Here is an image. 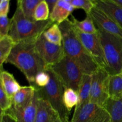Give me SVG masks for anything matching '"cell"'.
Instances as JSON below:
<instances>
[{"label":"cell","instance_id":"cell-26","mask_svg":"<svg viewBox=\"0 0 122 122\" xmlns=\"http://www.w3.org/2000/svg\"><path fill=\"white\" fill-rule=\"evenodd\" d=\"M50 11L45 0H41L36 8L34 14L35 21H43L50 19Z\"/></svg>","mask_w":122,"mask_h":122},{"label":"cell","instance_id":"cell-5","mask_svg":"<svg viewBox=\"0 0 122 122\" xmlns=\"http://www.w3.org/2000/svg\"><path fill=\"white\" fill-rule=\"evenodd\" d=\"M50 76V81L44 88H36L39 96L47 100L59 114L63 122H70L69 116L70 113L66 109L63 101L64 87L57 75L48 67L46 69Z\"/></svg>","mask_w":122,"mask_h":122},{"label":"cell","instance_id":"cell-4","mask_svg":"<svg viewBox=\"0 0 122 122\" xmlns=\"http://www.w3.org/2000/svg\"><path fill=\"white\" fill-rule=\"evenodd\" d=\"M97 29L98 35L103 50L110 76L122 72V38Z\"/></svg>","mask_w":122,"mask_h":122},{"label":"cell","instance_id":"cell-9","mask_svg":"<svg viewBox=\"0 0 122 122\" xmlns=\"http://www.w3.org/2000/svg\"><path fill=\"white\" fill-rule=\"evenodd\" d=\"M35 47L48 67L58 63L66 56L63 45H58L49 42L44 33L36 41Z\"/></svg>","mask_w":122,"mask_h":122},{"label":"cell","instance_id":"cell-2","mask_svg":"<svg viewBox=\"0 0 122 122\" xmlns=\"http://www.w3.org/2000/svg\"><path fill=\"white\" fill-rule=\"evenodd\" d=\"M63 36V46L66 56L75 61L84 74L92 75L100 67L87 51L75 30L73 24L69 19L59 25Z\"/></svg>","mask_w":122,"mask_h":122},{"label":"cell","instance_id":"cell-12","mask_svg":"<svg viewBox=\"0 0 122 122\" xmlns=\"http://www.w3.org/2000/svg\"><path fill=\"white\" fill-rule=\"evenodd\" d=\"M36 92L34 86H21L20 90L12 98V107L11 110L19 112L26 108L33 100Z\"/></svg>","mask_w":122,"mask_h":122},{"label":"cell","instance_id":"cell-3","mask_svg":"<svg viewBox=\"0 0 122 122\" xmlns=\"http://www.w3.org/2000/svg\"><path fill=\"white\" fill-rule=\"evenodd\" d=\"M52 23L51 20L31 21L25 18L19 5L11 19L9 35L15 43L20 42H34L49 28Z\"/></svg>","mask_w":122,"mask_h":122},{"label":"cell","instance_id":"cell-11","mask_svg":"<svg viewBox=\"0 0 122 122\" xmlns=\"http://www.w3.org/2000/svg\"><path fill=\"white\" fill-rule=\"evenodd\" d=\"M97 28L122 38V28L105 13L94 7L89 14Z\"/></svg>","mask_w":122,"mask_h":122},{"label":"cell","instance_id":"cell-35","mask_svg":"<svg viewBox=\"0 0 122 122\" xmlns=\"http://www.w3.org/2000/svg\"><path fill=\"white\" fill-rule=\"evenodd\" d=\"M54 122H63L62 121V120L60 119V116H59V117H57L56 120H55V121Z\"/></svg>","mask_w":122,"mask_h":122},{"label":"cell","instance_id":"cell-29","mask_svg":"<svg viewBox=\"0 0 122 122\" xmlns=\"http://www.w3.org/2000/svg\"><path fill=\"white\" fill-rule=\"evenodd\" d=\"M50 81V76L47 70L40 71L36 75L35 81L34 86L41 88L46 86Z\"/></svg>","mask_w":122,"mask_h":122},{"label":"cell","instance_id":"cell-20","mask_svg":"<svg viewBox=\"0 0 122 122\" xmlns=\"http://www.w3.org/2000/svg\"><path fill=\"white\" fill-rule=\"evenodd\" d=\"M110 98L119 100L122 98V72L110 76L109 83Z\"/></svg>","mask_w":122,"mask_h":122},{"label":"cell","instance_id":"cell-10","mask_svg":"<svg viewBox=\"0 0 122 122\" xmlns=\"http://www.w3.org/2000/svg\"><path fill=\"white\" fill-rule=\"evenodd\" d=\"M74 28L82 44L100 68L106 70L107 65L98 32L95 34H89L81 32L75 26Z\"/></svg>","mask_w":122,"mask_h":122},{"label":"cell","instance_id":"cell-18","mask_svg":"<svg viewBox=\"0 0 122 122\" xmlns=\"http://www.w3.org/2000/svg\"><path fill=\"white\" fill-rule=\"evenodd\" d=\"M91 83L92 75L83 74L77 91L79 101L76 107H81L82 105L90 101Z\"/></svg>","mask_w":122,"mask_h":122},{"label":"cell","instance_id":"cell-1","mask_svg":"<svg viewBox=\"0 0 122 122\" xmlns=\"http://www.w3.org/2000/svg\"><path fill=\"white\" fill-rule=\"evenodd\" d=\"M35 42L16 43L5 63L12 64L19 69L32 86L34 85L37 74L48 69L36 49Z\"/></svg>","mask_w":122,"mask_h":122},{"label":"cell","instance_id":"cell-27","mask_svg":"<svg viewBox=\"0 0 122 122\" xmlns=\"http://www.w3.org/2000/svg\"><path fill=\"white\" fill-rule=\"evenodd\" d=\"M69 3L76 9L82 8L87 14H89L95 7L94 0H67Z\"/></svg>","mask_w":122,"mask_h":122},{"label":"cell","instance_id":"cell-7","mask_svg":"<svg viewBox=\"0 0 122 122\" xmlns=\"http://www.w3.org/2000/svg\"><path fill=\"white\" fill-rule=\"evenodd\" d=\"M110 77L109 73L102 68H100L92 75L91 102L101 107H105L106 102L110 98Z\"/></svg>","mask_w":122,"mask_h":122},{"label":"cell","instance_id":"cell-21","mask_svg":"<svg viewBox=\"0 0 122 122\" xmlns=\"http://www.w3.org/2000/svg\"><path fill=\"white\" fill-rule=\"evenodd\" d=\"M16 43L14 42L13 38L10 35L0 38V63L1 69L2 65L5 63L6 60L10 55L13 48L14 47Z\"/></svg>","mask_w":122,"mask_h":122},{"label":"cell","instance_id":"cell-31","mask_svg":"<svg viewBox=\"0 0 122 122\" xmlns=\"http://www.w3.org/2000/svg\"><path fill=\"white\" fill-rule=\"evenodd\" d=\"M9 0H1L0 2V17L7 16L10 11Z\"/></svg>","mask_w":122,"mask_h":122},{"label":"cell","instance_id":"cell-13","mask_svg":"<svg viewBox=\"0 0 122 122\" xmlns=\"http://www.w3.org/2000/svg\"><path fill=\"white\" fill-rule=\"evenodd\" d=\"M38 95L35 122H54L59 114L47 100L39 96L38 93Z\"/></svg>","mask_w":122,"mask_h":122},{"label":"cell","instance_id":"cell-24","mask_svg":"<svg viewBox=\"0 0 122 122\" xmlns=\"http://www.w3.org/2000/svg\"><path fill=\"white\" fill-rule=\"evenodd\" d=\"M63 101L66 109L70 113L71 109L77 106L79 101L78 93L72 88H65L64 90Z\"/></svg>","mask_w":122,"mask_h":122},{"label":"cell","instance_id":"cell-15","mask_svg":"<svg viewBox=\"0 0 122 122\" xmlns=\"http://www.w3.org/2000/svg\"><path fill=\"white\" fill-rule=\"evenodd\" d=\"M75 9L67 0H58L54 8L50 13V20L53 24L60 25L67 20Z\"/></svg>","mask_w":122,"mask_h":122},{"label":"cell","instance_id":"cell-8","mask_svg":"<svg viewBox=\"0 0 122 122\" xmlns=\"http://www.w3.org/2000/svg\"><path fill=\"white\" fill-rule=\"evenodd\" d=\"M70 122H111V119L104 107L89 101L75 107Z\"/></svg>","mask_w":122,"mask_h":122},{"label":"cell","instance_id":"cell-25","mask_svg":"<svg viewBox=\"0 0 122 122\" xmlns=\"http://www.w3.org/2000/svg\"><path fill=\"white\" fill-rule=\"evenodd\" d=\"M45 38L50 42L58 45H63V36L59 25L52 24L44 32Z\"/></svg>","mask_w":122,"mask_h":122},{"label":"cell","instance_id":"cell-36","mask_svg":"<svg viewBox=\"0 0 122 122\" xmlns=\"http://www.w3.org/2000/svg\"></svg>","mask_w":122,"mask_h":122},{"label":"cell","instance_id":"cell-28","mask_svg":"<svg viewBox=\"0 0 122 122\" xmlns=\"http://www.w3.org/2000/svg\"><path fill=\"white\" fill-rule=\"evenodd\" d=\"M12 107V98L5 92L2 86H0V108L1 113L10 110Z\"/></svg>","mask_w":122,"mask_h":122},{"label":"cell","instance_id":"cell-16","mask_svg":"<svg viewBox=\"0 0 122 122\" xmlns=\"http://www.w3.org/2000/svg\"><path fill=\"white\" fill-rule=\"evenodd\" d=\"M38 99V95L36 89L33 100L26 108L19 112H13L10 110L15 117L17 122H35Z\"/></svg>","mask_w":122,"mask_h":122},{"label":"cell","instance_id":"cell-32","mask_svg":"<svg viewBox=\"0 0 122 122\" xmlns=\"http://www.w3.org/2000/svg\"><path fill=\"white\" fill-rule=\"evenodd\" d=\"M0 122H17L15 117L10 110L4 113H1Z\"/></svg>","mask_w":122,"mask_h":122},{"label":"cell","instance_id":"cell-30","mask_svg":"<svg viewBox=\"0 0 122 122\" xmlns=\"http://www.w3.org/2000/svg\"><path fill=\"white\" fill-rule=\"evenodd\" d=\"M11 27V19L7 16L0 17V38L9 35Z\"/></svg>","mask_w":122,"mask_h":122},{"label":"cell","instance_id":"cell-23","mask_svg":"<svg viewBox=\"0 0 122 122\" xmlns=\"http://www.w3.org/2000/svg\"><path fill=\"white\" fill-rule=\"evenodd\" d=\"M41 1V0H19L17 2V5L19 6L26 19L35 21V11Z\"/></svg>","mask_w":122,"mask_h":122},{"label":"cell","instance_id":"cell-34","mask_svg":"<svg viewBox=\"0 0 122 122\" xmlns=\"http://www.w3.org/2000/svg\"><path fill=\"white\" fill-rule=\"evenodd\" d=\"M113 1L116 4H117L122 7V0H113Z\"/></svg>","mask_w":122,"mask_h":122},{"label":"cell","instance_id":"cell-22","mask_svg":"<svg viewBox=\"0 0 122 122\" xmlns=\"http://www.w3.org/2000/svg\"><path fill=\"white\" fill-rule=\"evenodd\" d=\"M71 19L74 26L81 32L89 34L97 33V29L95 27V23L90 14H87L85 19L82 21L77 20L73 15H71Z\"/></svg>","mask_w":122,"mask_h":122},{"label":"cell","instance_id":"cell-19","mask_svg":"<svg viewBox=\"0 0 122 122\" xmlns=\"http://www.w3.org/2000/svg\"><path fill=\"white\" fill-rule=\"evenodd\" d=\"M104 107L109 113L111 122H122V98L119 100L109 98Z\"/></svg>","mask_w":122,"mask_h":122},{"label":"cell","instance_id":"cell-14","mask_svg":"<svg viewBox=\"0 0 122 122\" xmlns=\"http://www.w3.org/2000/svg\"><path fill=\"white\" fill-rule=\"evenodd\" d=\"M95 7L106 13L122 28V7L113 0H94Z\"/></svg>","mask_w":122,"mask_h":122},{"label":"cell","instance_id":"cell-6","mask_svg":"<svg viewBox=\"0 0 122 122\" xmlns=\"http://www.w3.org/2000/svg\"><path fill=\"white\" fill-rule=\"evenodd\" d=\"M60 79L65 88H72L77 92L83 73L77 63L65 56L60 62L49 67Z\"/></svg>","mask_w":122,"mask_h":122},{"label":"cell","instance_id":"cell-33","mask_svg":"<svg viewBox=\"0 0 122 122\" xmlns=\"http://www.w3.org/2000/svg\"><path fill=\"white\" fill-rule=\"evenodd\" d=\"M45 1H46L48 5L50 13H51V12L52 11V10H54V8L56 4L57 3L58 0H45Z\"/></svg>","mask_w":122,"mask_h":122},{"label":"cell","instance_id":"cell-17","mask_svg":"<svg viewBox=\"0 0 122 122\" xmlns=\"http://www.w3.org/2000/svg\"><path fill=\"white\" fill-rule=\"evenodd\" d=\"M0 80V86L11 98L21 88L14 76L8 71L3 70V68L1 69Z\"/></svg>","mask_w":122,"mask_h":122}]
</instances>
